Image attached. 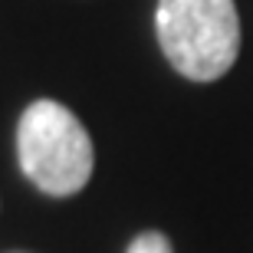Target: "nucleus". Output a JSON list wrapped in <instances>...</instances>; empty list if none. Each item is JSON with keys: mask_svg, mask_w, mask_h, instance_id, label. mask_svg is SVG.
I'll return each instance as SVG.
<instances>
[{"mask_svg": "<svg viewBox=\"0 0 253 253\" xmlns=\"http://www.w3.org/2000/svg\"><path fill=\"white\" fill-rule=\"evenodd\" d=\"M17 161L37 191L73 197L89 184L95 148L85 125L56 99H37L20 112Z\"/></svg>", "mask_w": 253, "mask_h": 253, "instance_id": "nucleus-2", "label": "nucleus"}, {"mask_svg": "<svg viewBox=\"0 0 253 253\" xmlns=\"http://www.w3.org/2000/svg\"><path fill=\"white\" fill-rule=\"evenodd\" d=\"M155 37L181 79L217 83L240 56V13L234 0H158Z\"/></svg>", "mask_w": 253, "mask_h": 253, "instance_id": "nucleus-1", "label": "nucleus"}, {"mask_svg": "<svg viewBox=\"0 0 253 253\" xmlns=\"http://www.w3.org/2000/svg\"><path fill=\"white\" fill-rule=\"evenodd\" d=\"M125 253H174V247H171V240L161 230H141L128 244Z\"/></svg>", "mask_w": 253, "mask_h": 253, "instance_id": "nucleus-3", "label": "nucleus"}]
</instances>
